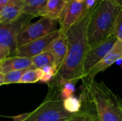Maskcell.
Wrapping results in <instances>:
<instances>
[{
    "label": "cell",
    "mask_w": 122,
    "mask_h": 121,
    "mask_svg": "<svg viewBox=\"0 0 122 121\" xmlns=\"http://www.w3.org/2000/svg\"><path fill=\"white\" fill-rule=\"evenodd\" d=\"M92 9L83 16L66 33L68 48L64 61L52 81L51 86L60 88L66 83H76L83 78V66L89 49L87 38L88 26Z\"/></svg>",
    "instance_id": "cell-1"
},
{
    "label": "cell",
    "mask_w": 122,
    "mask_h": 121,
    "mask_svg": "<svg viewBox=\"0 0 122 121\" xmlns=\"http://www.w3.org/2000/svg\"><path fill=\"white\" fill-rule=\"evenodd\" d=\"M80 101L85 109L81 111L97 121H122V100L104 82L83 78Z\"/></svg>",
    "instance_id": "cell-2"
},
{
    "label": "cell",
    "mask_w": 122,
    "mask_h": 121,
    "mask_svg": "<svg viewBox=\"0 0 122 121\" xmlns=\"http://www.w3.org/2000/svg\"><path fill=\"white\" fill-rule=\"evenodd\" d=\"M120 7L114 0H98L92 8L87 38L90 47L107 40L113 34Z\"/></svg>",
    "instance_id": "cell-3"
},
{
    "label": "cell",
    "mask_w": 122,
    "mask_h": 121,
    "mask_svg": "<svg viewBox=\"0 0 122 121\" xmlns=\"http://www.w3.org/2000/svg\"><path fill=\"white\" fill-rule=\"evenodd\" d=\"M49 91L45 100L34 111L28 113L27 117L23 121H66L74 114L67 112L60 98L59 89L50 86Z\"/></svg>",
    "instance_id": "cell-4"
},
{
    "label": "cell",
    "mask_w": 122,
    "mask_h": 121,
    "mask_svg": "<svg viewBox=\"0 0 122 121\" xmlns=\"http://www.w3.org/2000/svg\"><path fill=\"white\" fill-rule=\"evenodd\" d=\"M58 24L59 21L46 17H41L36 22L28 24L17 35L16 48L56 31Z\"/></svg>",
    "instance_id": "cell-5"
},
{
    "label": "cell",
    "mask_w": 122,
    "mask_h": 121,
    "mask_svg": "<svg viewBox=\"0 0 122 121\" xmlns=\"http://www.w3.org/2000/svg\"><path fill=\"white\" fill-rule=\"evenodd\" d=\"M34 19L33 16L22 14L13 21L0 23V46L10 49L13 55L16 49V37L19 31Z\"/></svg>",
    "instance_id": "cell-6"
},
{
    "label": "cell",
    "mask_w": 122,
    "mask_h": 121,
    "mask_svg": "<svg viewBox=\"0 0 122 121\" xmlns=\"http://www.w3.org/2000/svg\"><path fill=\"white\" fill-rule=\"evenodd\" d=\"M60 30L56 31L16 48L12 56H20L31 58L44 52L48 51L53 41L59 36Z\"/></svg>",
    "instance_id": "cell-7"
},
{
    "label": "cell",
    "mask_w": 122,
    "mask_h": 121,
    "mask_svg": "<svg viewBox=\"0 0 122 121\" xmlns=\"http://www.w3.org/2000/svg\"><path fill=\"white\" fill-rule=\"evenodd\" d=\"M117 39L114 36H111L107 40L101 42L100 44L90 47L83 66V76L84 77L89 73V71L98 63H99L105 56L112 48L114 44L117 42ZM83 77V78H84Z\"/></svg>",
    "instance_id": "cell-8"
},
{
    "label": "cell",
    "mask_w": 122,
    "mask_h": 121,
    "mask_svg": "<svg viewBox=\"0 0 122 121\" xmlns=\"http://www.w3.org/2000/svg\"><path fill=\"white\" fill-rule=\"evenodd\" d=\"M86 11V9L84 2L81 3L76 0H71L67 2L59 19V24L60 25L59 29L66 34L67 31L79 21Z\"/></svg>",
    "instance_id": "cell-9"
},
{
    "label": "cell",
    "mask_w": 122,
    "mask_h": 121,
    "mask_svg": "<svg viewBox=\"0 0 122 121\" xmlns=\"http://www.w3.org/2000/svg\"><path fill=\"white\" fill-rule=\"evenodd\" d=\"M122 58V41L117 40L112 48L105 56V57L96 66H94L84 78L94 79L95 76L112 66L118 60Z\"/></svg>",
    "instance_id": "cell-10"
},
{
    "label": "cell",
    "mask_w": 122,
    "mask_h": 121,
    "mask_svg": "<svg viewBox=\"0 0 122 121\" xmlns=\"http://www.w3.org/2000/svg\"><path fill=\"white\" fill-rule=\"evenodd\" d=\"M24 69H36L32 65L31 58L10 56L0 62V73L4 74L10 71Z\"/></svg>",
    "instance_id": "cell-11"
},
{
    "label": "cell",
    "mask_w": 122,
    "mask_h": 121,
    "mask_svg": "<svg viewBox=\"0 0 122 121\" xmlns=\"http://www.w3.org/2000/svg\"><path fill=\"white\" fill-rule=\"evenodd\" d=\"M68 41L66 34L60 31L59 36L53 41L50 46L49 51L52 53L54 57V66L57 71L61 66L67 53Z\"/></svg>",
    "instance_id": "cell-12"
},
{
    "label": "cell",
    "mask_w": 122,
    "mask_h": 121,
    "mask_svg": "<svg viewBox=\"0 0 122 121\" xmlns=\"http://www.w3.org/2000/svg\"><path fill=\"white\" fill-rule=\"evenodd\" d=\"M25 0H11L0 12V23L13 21L22 14Z\"/></svg>",
    "instance_id": "cell-13"
},
{
    "label": "cell",
    "mask_w": 122,
    "mask_h": 121,
    "mask_svg": "<svg viewBox=\"0 0 122 121\" xmlns=\"http://www.w3.org/2000/svg\"><path fill=\"white\" fill-rule=\"evenodd\" d=\"M66 4L64 0H48L42 17L59 21Z\"/></svg>",
    "instance_id": "cell-14"
},
{
    "label": "cell",
    "mask_w": 122,
    "mask_h": 121,
    "mask_svg": "<svg viewBox=\"0 0 122 121\" xmlns=\"http://www.w3.org/2000/svg\"><path fill=\"white\" fill-rule=\"evenodd\" d=\"M48 0H25L22 14L33 16L42 17Z\"/></svg>",
    "instance_id": "cell-15"
},
{
    "label": "cell",
    "mask_w": 122,
    "mask_h": 121,
    "mask_svg": "<svg viewBox=\"0 0 122 121\" xmlns=\"http://www.w3.org/2000/svg\"><path fill=\"white\" fill-rule=\"evenodd\" d=\"M31 62L34 68H41L45 66L54 64V57L52 53L48 51L31 58Z\"/></svg>",
    "instance_id": "cell-16"
},
{
    "label": "cell",
    "mask_w": 122,
    "mask_h": 121,
    "mask_svg": "<svg viewBox=\"0 0 122 121\" xmlns=\"http://www.w3.org/2000/svg\"><path fill=\"white\" fill-rule=\"evenodd\" d=\"M43 76V71L40 68L29 69L23 74L19 83H33L40 81Z\"/></svg>",
    "instance_id": "cell-17"
},
{
    "label": "cell",
    "mask_w": 122,
    "mask_h": 121,
    "mask_svg": "<svg viewBox=\"0 0 122 121\" xmlns=\"http://www.w3.org/2000/svg\"><path fill=\"white\" fill-rule=\"evenodd\" d=\"M63 105L64 109L72 114L79 113L81 109V102L80 99L74 96L63 100Z\"/></svg>",
    "instance_id": "cell-18"
},
{
    "label": "cell",
    "mask_w": 122,
    "mask_h": 121,
    "mask_svg": "<svg viewBox=\"0 0 122 121\" xmlns=\"http://www.w3.org/2000/svg\"><path fill=\"white\" fill-rule=\"evenodd\" d=\"M27 70H29V69L13 71L8 72L6 73H4V84L19 83L23 74Z\"/></svg>",
    "instance_id": "cell-19"
},
{
    "label": "cell",
    "mask_w": 122,
    "mask_h": 121,
    "mask_svg": "<svg viewBox=\"0 0 122 121\" xmlns=\"http://www.w3.org/2000/svg\"><path fill=\"white\" fill-rule=\"evenodd\" d=\"M75 91H76V87L74 83H71V82L66 83L64 85H63L59 89L60 98L62 100L70 98L73 96Z\"/></svg>",
    "instance_id": "cell-20"
},
{
    "label": "cell",
    "mask_w": 122,
    "mask_h": 121,
    "mask_svg": "<svg viewBox=\"0 0 122 121\" xmlns=\"http://www.w3.org/2000/svg\"><path fill=\"white\" fill-rule=\"evenodd\" d=\"M112 35L114 36L117 39V40L122 41V8L120 9L117 15Z\"/></svg>",
    "instance_id": "cell-21"
},
{
    "label": "cell",
    "mask_w": 122,
    "mask_h": 121,
    "mask_svg": "<svg viewBox=\"0 0 122 121\" xmlns=\"http://www.w3.org/2000/svg\"><path fill=\"white\" fill-rule=\"evenodd\" d=\"M66 121H97L93 116L91 115L85 113L80 111L78 113L74 114L71 118H69Z\"/></svg>",
    "instance_id": "cell-22"
},
{
    "label": "cell",
    "mask_w": 122,
    "mask_h": 121,
    "mask_svg": "<svg viewBox=\"0 0 122 121\" xmlns=\"http://www.w3.org/2000/svg\"><path fill=\"white\" fill-rule=\"evenodd\" d=\"M11 55L10 49L7 47L0 46V62Z\"/></svg>",
    "instance_id": "cell-23"
},
{
    "label": "cell",
    "mask_w": 122,
    "mask_h": 121,
    "mask_svg": "<svg viewBox=\"0 0 122 121\" xmlns=\"http://www.w3.org/2000/svg\"><path fill=\"white\" fill-rule=\"evenodd\" d=\"M96 3H97V1H95V0H86L84 1V4H85L86 10L92 9L94 6V5L96 4Z\"/></svg>",
    "instance_id": "cell-24"
},
{
    "label": "cell",
    "mask_w": 122,
    "mask_h": 121,
    "mask_svg": "<svg viewBox=\"0 0 122 121\" xmlns=\"http://www.w3.org/2000/svg\"><path fill=\"white\" fill-rule=\"evenodd\" d=\"M11 0H0V12L9 3Z\"/></svg>",
    "instance_id": "cell-25"
},
{
    "label": "cell",
    "mask_w": 122,
    "mask_h": 121,
    "mask_svg": "<svg viewBox=\"0 0 122 121\" xmlns=\"http://www.w3.org/2000/svg\"><path fill=\"white\" fill-rule=\"evenodd\" d=\"M4 85V73H0V86Z\"/></svg>",
    "instance_id": "cell-26"
},
{
    "label": "cell",
    "mask_w": 122,
    "mask_h": 121,
    "mask_svg": "<svg viewBox=\"0 0 122 121\" xmlns=\"http://www.w3.org/2000/svg\"><path fill=\"white\" fill-rule=\"evenodd\" d=\"M116 4L120 7V8H122V0H114Z\"/></svg>",
    "instance_id": "cell-27"
},
{
    "label": "cell",
    "mask_w": 122,
    "mask_h": 121,
    "mask_svg": "<svg viewBox=\"0 0 122 121\" xmlns=\"http://www.w3.org/2000/svg\"><path fill=\"white\" fill-rule=\"evenodd\" d=\"M76 1H78V2H81V3H84L86 0H76Z\"/></svg>",
    "instance_id": "cell-28"
},
{
    "label": "cell",
    "mask_w": 122,
    "mask_h": 121,
    "mask_svg": "<svg viewBox=\"0 0 122 121\" xmlns=\"http://www.w3.org/2000/svg\"><path fill=\"white\" fill-rule=\"evenodd\" d=\"M65 1H66V2H69V1H71V0H64Z\"/></svg>",
    "instance_id": "cell-29"
},
{
    "label": "cell",
    "mask_w": 122,
    "mask_h": 121,
    "mask_svg": "<svg viewBox=\"0 0 122 121\" xmlns=\"http://www.w3.org/2000/svg\"><path fill=\"white\" fill-rule=\"evenodd\" d=\"M95 1H98V0H95Z\"/></svg>",
    "instance_id": "cell-30"
}]
</instances>
